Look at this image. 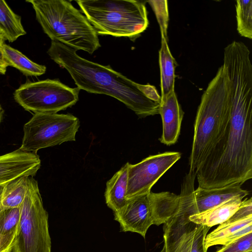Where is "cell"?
<instances>
[{"instance_id": "30", "label": "cell", "mask_w": 252, "mask_h": 252, "mask_svg": "<svg viewBox=\"0 0 252 252\" xmlns=\"http://www.w3.org/2000/svg\"><path fill=\"white\" fill-rule=\"evenodd\" d=\"M16 235L0 236V252H12Z\"/></svg>"}, {"instance_id": "24", "label": "cell", "mask_w": 252, "mask_h": 252, "mask_svg": "<svg viewBox=\"0 0 252 252\" xmlns=\"http://www.w3.org/2000/svg\"><path fill=\"white\" fill-rule=\"evenodd\" d=\"M20 207L9 209L0 208V236L16 235L20 219Z\"/></svg>"}, {"instance_id": "15", "label": "cell", "mask_w": 252, "mask_h": 252, "mask_svg": "<svg viewBox=\"0 0 252 252\" xmlns=\"http://www.w3.org/2000/svg\"><path fill=\"white\" fill-rule=\"evenodd\" d=\"M251 232H252V216L233 222L225 221L207 234L205 246L208 250L215 245H227Z\"/></svg>"}, {"instance_id": "17", "label": "cell", "mask_w": 252, "mask_h": 252, "mask_svg": "<svg viewBox=\"0 0 252 252\" xmlns=\"http://www.w3.org/2000/svg\"><path fill=\"white\" fill-rule=\"evenodd\" d=\"M244 198L241 196L232 198L211 209L190 215L189 220L196 224L209 227L220 224L234 214Z\"/></svg>"}, {"instance_id": "9", "label": "cell", "mask_w": 252, "mask_h": 252, "mask_svg": "<svg viewBox=\"0 0 252 252\" xmlns=\"http://www.w3.org/2000/svg\"><path fill=\"white\" fill-rule=\"evenodd\" d=\"M181 157L180 153L166 152L151 155L136 164L128 163L126 199L150 193L153 186Z\"/></svg>"}, {"instance_id": "31", "label": "cell", "mask_w": 252, "mask_h": 252, "mask_svg": "<svg viewBox=\"0 0 252 252\" xmlns=\"http://www.w3.org/2000/svg\"><path fill=\"white\" fill-rule=\"evenodd\" d=\"M5 40L3 36L0 32V74H5L6 68L8 66L6 62L3 52Z\"/></svg>"}, {"instance_id": "10", "label": "cell", "mask_w": 252, "mask_h": 252, "mask_svg": "<svg viewBox=\"0 0 252 252\" xmlns=\"http://www.w3.org/2000/svg\"><path fill=\"white\" fill-rule=\"evenodd\" d=\"M241 185L233 184L221 188L194 189L192 185L186 189V213L190 215L201 213L236 197L245 198L249 192Z\"/></svg>"}, {"instance_id": "8", "label": "cell", "mask_w": 252, "mask_h": 252, "mask_svg": "<svg viewBox=\"0 0 252 252\" xmlns=\"http://www.w3.org/2000/svg\"><path fill=\"white\" fill-rule=\"evenodd\" d=\"M80 89L70 88L57 79L27 82L14 93L15 101L27 111L57 113L76 104Z\"/></svg>"}, {"instance_id": "16", "label": "cell", "mask_w": 252, "mask_h": 252, "mask_svg": "<svg viewBox=\"0 0 252 252\" xmlns=\"http://www.w3.org/2000/svg\"><path fill=\"white\" fill-rule=\"evenodd\" d=\"M153 224L159 226L180 216V195L168 191L149 193Z\"/></svg>"}, {"instance_id": "33", "label": "cell", "mask_w": 252, "mask_h": 252, "mask_svg": "<svg viewBox=\"0 0 252 252\" xmlns=\"http://www.w3.org/2000/svg\"><path fill=\"white\" fill-rule=\"evenodd\" d=\"M3 186H0V199L1 193H2V192Z\"/></svg>"}, {"instance_id": "28", "label": "cell", "mask_w": 252, "mask_h": 252, "mask_svg": "<svg viewBox=\"0 0 252 252\" xmlns=\"http://www.w3.org/2000/svg\"><path fill=\"white\" fill-rule=\"evenodd\" d=\"M251 216H252V197L243 200L236 211L226 221L228 222L237 221Z\"/></svg>"}, {"instance_id": "5", "label": "cell", "mask_w": 252, "mask_h": 252, "mask_svg": "<svg viewBox=\"0 0 252 252\" xmlns=\"http://www.w3.org/2000/svg\"><path fill=\"white\" fill-rule=\"evenodd\" d=\"M97 34L136 39L149 25L145 2L133 0H76Z\"/></svg>"}, {"instance_id": "25", "label": "cell", "mask_w": 252, "mask_h": 252, "mask_svg": "<svg viewBox=\"0 0 252 252\" xmlns=\"http://www.w3.org/2000/svg\"><path fill=\"white\" fill-rule=\"evenodd\" d=\"M148 2L151 5L156 15L160 27L161 36H164L168 40L167 29L169 16L167 1L150 0Z\"/></svg>"}, {"instance_id": "23", "label": "cell", "mask_w": 252, "mask_h": 252, "mask_svg": "<svg viewBox=\"0 0 252 252\" xmlns=\"http://www.w3.org/2000/svg\"><path fill=\"white\" fill-rule=\"evenodd\" d=\"M237 30L241 36L252 39V0H238L236 3Z\"/></svg>"}, {"instance_id": "27", "label": "cell", "mask_w": 252, "mask_h": 252, "mask_svg": "<svg viewBox=\"0 0 252 252\" xmlns=\"http://www.w3.org/2000/svg\"><path fill=\"white\" fill-rule=\"evenodd\" d=\"M210 227L196 224L194 229L190 252H207L205 246V239Z\"/></svg>"}, {"instance_id": "6", "label": "cell", "mask_w": 252, "mask_h": 252, "mask_svg": "<svg viewBox=\"0 0 252 252\" xmlns=\"http://www.w3.org/2000/svg\"><path fill=\"white\" fill-rule=\"evenodd\" d=\"M12 252H51L48 214L43 204L38 183L29 176L25 198Z\"/></svg>"}, {"instance_id": "3", "label": "cell", "mask_w": 252, "mask_h": 252, "mask_svg": "<svg viewBox=\"0 0 252 252\" xmlns=\"http://www.w3.org/2000/svg\"><path fill=\"white\" fill-rule=\"evenodd\" d=\"M231 107L230 84L222 65L204 92L197 109L189 171L196 172L221 138L230 121Z\"/></svg>"}, {"instance_id": "29", "label": "cell", "mask_w": 252, "mask_h": 252, "mask_svg": "<svg viewBox=\"0 0 252 252\" xmlns=\"http://www.w3.org/2000/svg\"><path fill=\"white\" fill-rule=\"evenodd\" d=\"M140 89L144 94L149 99L160 103L161 96L158 94L156 87L148 83L146 85L140 84Z\"/></svg>"}, {"instance_id": "34", "label": "cell", "mask_w": 252, "mask_h": 252, "mask_svg": "<svg viewBox=\"0 0 252 252\" xmlns=\"http://www.w3.org/2000/svg\"><path fill=\"white\" fill-rule=\"evenodd\" d=\"M160 252H164V249L163 247L162 250L160 251Z\"/></svg>"}, {"instance_id": "2", "label": "cell", "mask_w": 252, "mask_h": 252, "mask_svg": "<svg viewBox=\"0 0 252 252\" xmlns=\"http://www.w3.org/2000/svg\"><path fill=\"white\" fill-rule=\"evenodd\" d=\"M47 53L70 74L77 88L88 93L111 96L123 103L139 117L159 114V103L147 97L136 83L109 65L84 59L76 50L52 41Z\"/></svg>"}, {"instance_id": "11", "label": "cell", "mask_w": 252, "mask_h": 252, "mask_svg": "<svg viewBox=\"0 0 252 252\" xmlns=\"http://www.w3.org/2000/svg\"><path fill=\"white\" fill-rule=\"evenodd\" d=\"M149 193L127 200L122 208L114 212V220L123 231L137 233L145 237L153 224Z\"/></svg>"}, {"instance_id": "20", "label": "cell", "mask_w": 252, "mask_h": 252, "mask_svg": "<svg viewBox=\"0 0 252 252\" xmlns=\"http://www.w3.org/2000/svg\"><path fill=\"white\" fill-rule=\"evenodd\" d=\"M29 176H21L3 186L0 199V208L9 209L18 208L21 206L26 195Z\"/></svg>"}, {"instance_id": "35", "label": "cell", "mask_w": 252, "mask_h": 252, "mask_svg": "<svg viewBox=\"0 0 252 252\" xmlns=\"http://www.w3.org/2000/svg\"><path fill=\"white\" fill-rule=\"evenodd\" d=\"M252 252V251H250V252Z\"/></svg>"}, {"instance_id": "4", "label": "cell", "mask_w": 252, "mask_h": 252, "mask_svg": "<svg viewBox=\"0 0 252 252\" xmlns=\"http://www.w3.org/2000/svg\"><path fill=\"white\" fill-rule=\"evenodd\" d=\"M36 19L52 40L93 54L100 46L98 34L81 11L65 0H30Z\"/></svg>"}, {"instance_id": "21", "label": "cell", "mask_w": 252, "mask_h": 252, "mask_svg": "<svg viewBox=\"0 0 252 252\" xmlns=\"http://www.w3.org/2000/svg\"><path fill=\"white\" fill-rule=\"evenodd\" d=\"M0 32L9 42L26 34L21 17L15 14L4 0H0Z\"/></svg>"}, {"instance_id": "26", "label": "cell", "mask_w": 252, "mask_h": 252, "mask_svg": "<svg viewBox=\"0 0 252 252\" xmlns=\"http://www.w3.org/2000/svg\"><path fill=\"white\" fill-rule=\"evenodd\" d=\"M252 251V232L223 247L216 252H247Z\"/></svg>"}, {"instance_id": "13", "label": "cell", "mask_w": 252, "mask_h": 252, "mask_svg": "<svg viewBox=\"0 0 252 252\" xmlns=\"http://www.w3.org/2000/svg\"><path fill=\"white\" fill-rule=\"evenodd\" d=\"M195 225L185 216L174 217L164 224V252H190Z\"/></svg>"}, {"instance_id": "12", "label": "cell", "mask_w": 252, "mask_h": 252, "mask_svg": "<svg viewBox=\"0 0 252 252\" xmlns=\"http://www.w3.org/2000/svg\"><path fill=\"white\" fill-rule=\"evenodd\" d=\"M41 166L37 153L27 152L20 148L0 156V186L23 175L33 177Z\"/></svg>"}, {"instance_id": "22", "label": "cell", "mask_w": 252, "mask_h": 252, "mask_svg": "<svg viewBox=\"0 0 252 252\" xmlns=\"http://www.w3.org/2000/svg\"><path fill=\"white\" fill-rule=\"evenodd\" d=\"M3 52L8 65L16 68L24 75L38 76L45 73V66L33 62L19 51L5 43Z\"/></svg>"}, {"instance_id": "14", "label": "cell", "mask_w": 252, "mask_h": 252, "mask_svg": "<svg viewBox=\"0 0 252 252\" xmlns=\"http://www.w3.org/2000/svg\"><path fill=\"white\" fill-rule=\"evenodd\" d=\"M159 114L162 123V132L159 140L167 146L173 145L179 138L184 115L175 91L161 98Z\"/></svg>"}, {"instance_id": "19", "label": "cell", "mask_w": 252, "mask_h": 252, "mask_svg": "<svg viewBox=\"0 0 252 252\" xmlns=\"http://www.w3.org/2000/svg\"><path fill=\"white\" fill-rule=\"evenodd\" d=\"M161 47L158 52L160 68L161 98L174 92L175 70L178 63L171 53L167 40L161 36Z\"/></svg>"}, {"instance_id": "18", "label": "cell", "mask_w": 252, "mask_h": 252, "mask_svg": "<svg viewBox=\"0 0 252 252\" xmlns=\"http://www.w3.org/2000/svg\"><path fill=\"white\" fill-rule=\"evenodd\" d=\"M128 163L123 166L106 183L105 201L107 206L114 212L122 208L127 202L126 195Z\"/></svg>"}, {"instance_id": "7", "label": "cell", "mask_w": 252, "mask_h": 252, "mask_svg": "<svg viewBox=\"0 0 252 252\" xmlns=\"http://www.w3.org/2000/svg\"><path fill=\"white\" fill-rule=\"evenodd\" d=\"M80 126L78 118L70 114L34 113L23 127L21 150L37 153L41 149L75 141Z\"/></svg>"}, {"instance_id": "1", "label": "cell", "mask_w": 252, "mask_h": 252, "mask_svg": "<svg viewBox=\"0 0 252 252\" xmlns=\"http://www.w3.org/2000/svg\"><path fill=\"white\" fill-rule=\"evenodd\" d=\"M198 187L243 185L252 178V101H232L221 138L196 171Z\"/></svg>"}, {"instance_id": "32", "label": "cell", "mask_w": 252, "mask_h": 252, "mask_svg": "<svg viewBox=\"0 0 252 252\" xmlns=\"http://www.w3.org/2000/svg\"><path fill=\"white\" fill-rule=\"evenodd\" d=\"M3 111L1 108V106L0 104V124L1 123V119H2V115H3Z\"/></svg>"}]
</instances>
